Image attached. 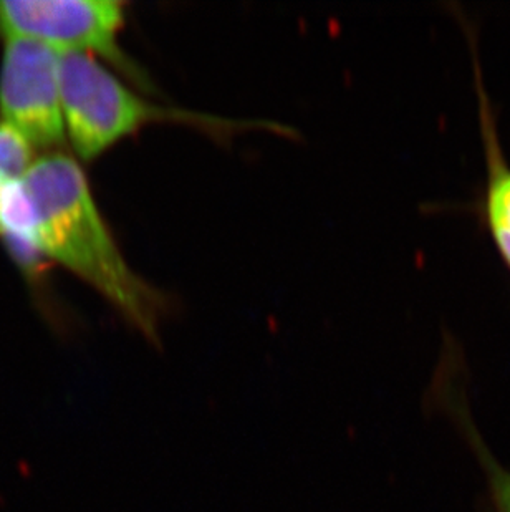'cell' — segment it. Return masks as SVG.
Returning <instances> with one entry per match:
<instances>
[{"mask_svg": "<svg viewBox=\"0 0 510 512\" xmlns=\"http://www.w3.org/2000/svg\"><path fill=\"white\" fill-rule=\"evenodd\" d=\"M40 251L115 307L154 347L171 305L128 264L93 198L87 174L63 151L44 153L25 174Z\"/></svg>", "mask_w": 510, "mask_h": 512, "instance_id": "obj_1", "label": "cell"}, {"mask_svg": "<svg viewBox=\"0 0 510 512\" xmlns=\"http://www.w3.org/2000/svg\"><path fill=\"white\" fill-rule=\"evenodd\" d=\"M58 82L68 143L87 163L156 123L191 126L216 138L259 125L151 102L108 70L102 60L80 52H60Z\"/></svg>", "mask_w": 510, "mask_h": 512, "instance_id": "obj_2", "label": "cell"}, {"mask_svg": "<svg viewBox=\"0 0 510 512\" xmlns=\"http://www.w3.org/2000/svg\"><path fill=\"white\" fill-rule=\"evenodd\" d=\"M125 4L118 0H0V35L29 39L58 52L110 63L131 83L151 90L145 70L120 47Z\"/></svg>", "mask_w": 510, "mask_h": 512, "instance_id": "obj_3", "label": "cell"}, {"mask_svg": "<svg viewBox=\"0 0 510 512\" xmlns=\"http://www.w3.org/2000/svg\"><path fill=\"white\" fill-rule=\"evenodd\" d=\"M4 40L0 123L24 136L34 151H60L67 140L58 82L60 52L35 40Z\"/></svg>", "mask_w": 510, "mask_h": 512, "instance_id": "obj_4", "label": "cell"}, {"mask_svg": "<svg viewBox=\"0 0 510 512\" xmlns=\"http://www.w3.org/2000/svg\"><path fill=\"white\" fill-rule=\"evenodd\" d=\"M469 27V25H467ZM472 62H474V85H476L479 125H481L482 148L486 160V186L479 201V218L491 234L502 262L510 272V163L502 150L496 112L482 80L481 63L476 49V35L469 27Z\"/></svg>", "mask_w": 510, "mask_h": 512, "instance_id": "obj_5", "label": "cell"}, {"mask_svg": "<svg viewBox=\"0 0 510 512\" xmlns=\"http://www.w3.org/2000/svg\"><path fill=\"white\" fill-rule=\"evenodd\" d=\"M0 237L19 266L29 271L45 259L40 251L34 204L24 179L0 186Z\"/></svg>", "mask_w": 510, "mask_h": 512, "instance_id": "obj_6", "label": "cell"}, {"mask_svg": "<svg viewBox=\"0 0 510 512\" xmlns=\"http://www.w3.org/2000/svg\"><path fill=\"white\" fill-rule=\"evenodd\" d=\"M34 153L24 136L0 123V186L24 179L35 163Z\"/></svg>", "mask_w": 510, "mask_h": 512, "instance_id": "obj_7", "label": "cell"}, {"mask_svg": "<svg viewBox=\"0 0 510 512\" xmlns=\"http://www.w3.org/2000/svg\"><path fill=\"white\" fill-rule=\"evenodd\" d=\"M482 468L486 471L487 483L491 488L492 501L496 512H510V471L504 468L497 459L489 453L484 443L476 436H471Z\"/></svg>", "mask_w": 510, "mask_h": 512, "instance_id": "obj_8", "label": "cell"}]
</instances>
